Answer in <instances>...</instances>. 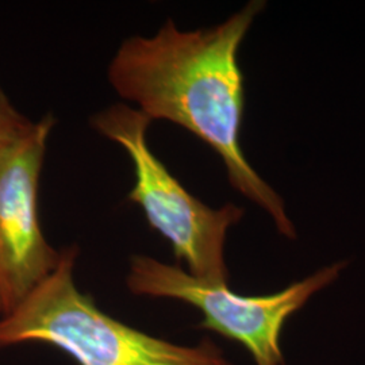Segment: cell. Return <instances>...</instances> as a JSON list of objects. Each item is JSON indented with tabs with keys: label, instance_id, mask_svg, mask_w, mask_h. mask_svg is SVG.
Listing matches in <instances>:
<instances>
[{
	"label": "cell",
	"instance_id": "52a82bcc",
	"mask_svg": "<svg viewBox=\"0 0 365 365\" xmlns=\"http://www.w3.org/2000/svg\"><path fill=\"white\" fill-rule=\"evenodd\" d=\"M0 314H3V306H1V300H0Z\"/></svg>",
	"mask_w": 365,
	"mask_h": 365
},
{
	"label": "cell",
	"instance_id": "7a4b0ae2",
	"mask_svg": "<svg viewBox=\"0 0 365 365\" xmlns=\"http://www.w3.org/2000/svg\"><path fill=\"white\" fill-rule=\"evenodd\" d=\"M78 249L25 299L0 319V346L41 342L72 356L78 365H233L210 339L196 346L152 337L103 313L78 291L73 277Z\"/></svg>",
	"mask_w": 365,
	"mask_h": 365
},
{
	"label": "cell",
	"instance_id": "5b68a950",
	"mask_svg": "<svg viewBox=\"0 0 365 365\" xmlns=\"http://www.w3.org/2000/svg\"><path fill=\"white\" fill-rule=\"evenodd\" d=\"M56 120L46 114L0 150V300L10 313L56 269L61 252L39 221V178Z\"/></svg>",
	"mask_w": 365,
	"mask_h": 365
},
{
	"label": "cell",
	"instance_id": "277c9868",
	"mask_svg": "<svg viewBox=\"0 0 365 365\" xmlns=\"http://www.w3.org/2000/svg\"><path fill=\"white\" fill-rule=\"evenodd\" d=\"M339 261L288 287L262 297H244L227 284L199 280L180 267L149 256H133L128 287L135 295L182 300L203 314L199 327L241 344L256 365H286L282 331L288 318L317 292L334 283L346 268Z\"/></svg>",
	"mask_w": 365,
	"mask_h": 365
},
{
	"label": "cell",
	"instance_id": "6da1fadb",
	"mask_svg": "<svg viewBox=\"0 0 365 365\" xmlns=\"http://www.w3.org/2000/svg\"><path fill=\"white\" fill-rule=\"evenodd\" d=\"M264 7L265 1L253 0L221 25L191 31L168 19L152 37L125 39L108 66V81L152 122L170 120L209 145L233 188L294 240L283 199L253 170L240 144L245 88L238 51Z\"/></svg>",
	"mask_w": 365,
	"mask_h": 365
},
{
	"label": "cell",
	"instance_id": "3957f363",
	"mask_svg": "<svg viewBox=\"0 0 365 365\" xmlns=\"http://www.w3.org/2000/svg\"><path fill=\"white\" fill-rule=\"evenodd\" d=\"M150 123L149 118L126 103L110 106L91 118L92 128L130 157L134 185L128 197L170 241L176 259L188 265V274L207 283L227 284L226 235L241 221L244 209L232 203L210 209L191 195L150 150L146 137Z\"/></svg>",
	"mask_w": 365,
	"mask_h": 365
},
{
	"label": "cell",
	"instance_id": "8992f818",
	"mask_svg": "<svg viewBox=\"0 0 365 365\" xmlns=\"http://www.w3.org/2000/svg\"><path fill=\"white\" fill-rule=\"evenodd\" d=\"M33 125L34 122L22 115L0 88V150L25 135Z\"/></svg>",
	"mask_w": 365,
	"mask_h": 365
}]
</instances>
